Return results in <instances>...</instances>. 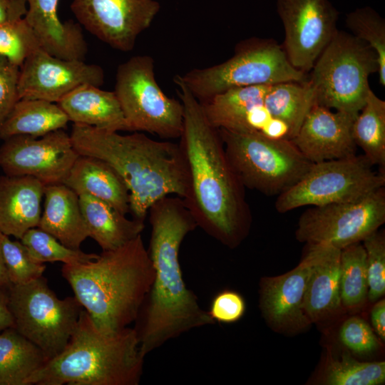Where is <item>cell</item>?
Returning <instances> with one entry per match:
<instances>
[{"label":"cell","instance_id":"obj_5","mask_svg":"<svg viewBox=\"0 0 385 385\" xmlns=\"http://www.w3.org/2000/svg\"><path fill=\"white\" fill-rule=\"evenodd\" d=\"M144 358L134 328L104 331L83 309L65 349L25 385H138Z\"/></svg>","mask_w":385,"mask_h":385},{"label":"cell","instance_id":"obj_1","mask_svg":"<svg viewBox=\"0 0 385 385\" xmlns=\"http://www.w3.org/2000/svg\"><path fill=\"white\" fill-rule=\"evenodd\" d=\"M148 213L151 233L148 252L154 279L134 328L145 356L185 332L215 323L183 277L180 247L197 227L183 200L177 195L163 197Z\"/></svg>","mask_w":385,"mask_h":385},{"label":"cell","instance_id":"obj_27","mask_svg":"<svg viewBox=\"0 0 385 385\" xmlns=\"http://www.w3.org/2000/svg\"><path fill=\"white\" fill-rule=\"evenodd\" d=\"M48 361L39 347L14 327L0 332V385H25Z\"/></svg>","mask_w":385,"mask_h":385},{"label":"cell","instance_id":"obj_20","mask_svg":"<svg viewBox=\"0 0 385 385\" xmlns=\"http://www.w3.org/2000/svg\"><path fill=\"white\" fill-rule=\"evenodd\" d=\"M44 188L31 176L0 175V232L21 240L38 227Z\"/></svg>","mask_w":385,"mask_h":385},{"label":"cell","instance_id":"obj_34","mask_svg":"<svg viewBox=\"0 0 385 385\" xmlns=\"http://www.w3.org/2000/svg\"><path fill=\"white\" fill-rule=\"evenodd\" d=\"M385 381V362H361L344 355L330 361L326 383L331 385H379Z\"/></svg>","mask_w":385,"mask_h":385},{"label":"cell","instance_id":"obj_21","mask_svg":"<svg viewBox=\"0 0 385 385\" xmlns=\"http://www.w3.org/2000/svg\"><path fill=\"white\" fill-rule=\"evenodd\" d=\"M56 103L73 123L118 132L130 131L114 91L83 84L70 91Z\"/></svg>","mask_w":385,"mask_h":385},{"label":"cell","instance_id":"obj_29","mask_svg":"<svg viewBox=\"0 0 385 385\" xmlns=\"http://www.w3.org/2000/svg\"><path fill=\"white\" fill-rule=\"evenodd\" d=\"M315 104V93L307 80L272 85L264 99V105L272 116L282 120L288 125V140H292L297 135Z\"/></svg>","mask_w":385,"mask_h":385},{"label":"cell","instance_id":"obj_22","mask_svg":"<svg viewBox=\"0 0 385 385\" xmlns=\"http://www.w3.org/2000/svg\"><path fill=\"white\" fill-rule=\"evenodd\" d=\"M63 183L78 195L100 199L121 213L130 212V192L120 175L106 162L79 155Z\"/></svg>","mask_w":385,"mask_h":385},{"label":"cell","instance_id":"obj_42","mask_svg":"<svg viewBox=\"0 0 385 385\" xmlns=\"http://www.w3.org/2000/svg\"><path fill=\"white\" fill-rule=\"evenodd\" d=\"M260 133L272 139L288 140L289 128L282 120L272 117Z\"/></svg>","mask_w":385,"mask_h":385},{"label":"cell","instance_id":"obj_45","mask_svg":"<svg viewBox=\"0 0 385 385\" xmlns=\"http://www.w3.org/2000/svg\"><path fill=\"white\" fill-rule=\"evenodd\" d=\"M11 283L9 280L6 270L4 263L1 245H0V285H10Z\"/></svg>","mask_w":385,"mask_h":385},{"label":"cell","instance_id":"obj_24","mask_svg":"<svg viewBox=\"0 0 385 385\" xmlns=\"http://www.w3.org/2000/svg\"><path fill=\"white\" fill-rule=\"evenodd\" d=\"M79 203L88 237L103 251L118 248L141 235L144 221L128 219L108 203L89 195H81Z\"/></svg>","mask_w":385,"mask_h":385},{"label":"cell","instance_id":"obj_36","mask_svg":"<svg viewBox=\"0 0 385 385\" xmlns=\"http://www.w3.org/2000/svg\"><path fill=\"white\" fill-rule=\"evenodd\" d=\"M38 48L36 35L24 18L0 25V56L19 68Z\"/></svg>","mask_w":385,"mask_h":385},{"label":"cell","instance_id":"obj_9","mask_svg":"<svg viewBox=\"0 0 385 385\" xmlns=\"http://www.w3.org/2000/svg\"><path fill=\"white\" fill-rule=\"evenodd\" d=\"M8 306L13 327L39 347L48 360L65 349L83 309L75 296L59 299L43 276L10 284Z\"/></svg>","mask_w":385,"mask_h":385},{"label":"cell","instance_id":"obj_28","mask_svg":"<svg viewBox=\"0 0 385 385\" xmlns=\"http://www.w3.org/2000/svg\"><path fill=\"white\" fill-rule=\"evenodd\" d=\"M271 86L235 88L200 103L207 119L215 128L242 131L246 113L254 106L264 103Z\"/></svg>","mask_w":385,"mask_h":385},{"label":"cell","instance_id":"obj_16","mask_svg":"<svg viewBox=\"0 0 385 385\" xmlns=\"http://www.w3.org/2000/svg\"><path fill=\"white\" fill-rule=\"evenodd\" d=\"M103 82L104 72L100 66L83 61L62 59L38 48L19 68V99L57 103L81 85L100 87Z\"/></svg>","mask_w":385,"mask_h":385},{"label":"cell","instance_id":"obj_19","mask_svg":"<svg viewBox=\"0 0 385 385\" xmlns=\"http://www.w3.org/2000/svg\"><path fill=\"white\" fill-rule=\"evenodd\" d=\"M24 19L34 31L40 48L66 60L83 61L88 46L78 23L61 21L58 16L59 0H26Z\"/></svg>","mask_w":385,"mask_h":385},{"label":"cell","instance_id":"obj_12","mask_svg":"<svg viewBox=\"0 0 385 385\" xmlns=\"http://www.w3.org/2000/svg\"><path fill=\"white\" fill-rule=\"evenodd\" d=\"M385 221V190L356 200L312 206L302 214L296 237L340 250L363 241Z\"/></svg>","mask_w":385,"mask_h":385},{"label":"cell","instance_id":"obj_7","mask_svg":"<svg viewBox=\"0 0 385 385\" xmlns=\"http://www.w3.org/2000/svg\"><path fill=\"white\" fill-rule=\"evenodd\" d=\"M378 71V57L372 48L351 34L337 30L307 81L316 104L357 115L371 90L369 77Z\"/></svg>","mask_w":385,"mask_h":385},{"label":"cell","instance_id":"obj_3","mask_svg":"<svg viewBox=\"0 0 385 385\" xmlns=\"http://www.w3.org/2000/svg\"><path fill=\"white\" fill-rule=\"evenodd\" d=\"M70 137L79 155L106 162L123 178L130 192L133 218L145 221L151 205L163 197H185L189 171L179 143L153 140L139 132L121 135L78 123L73 124Z\"/></svg>","mask_w":385,"mask_h":385},{"label":"cell","instance_id":"obj_25","mask_svg":"<svg viewBox=\"0 0 385 385\" xmlns=\"http://www.w3.org/2000/svg\"><path fill=\"white\" fill-rule=\"evenodd\" d=\"M341 250L325 245L321 257L312 270L303 305L309 322L332 313L340 306Z\"/></svg>","mask_w":385,"mask_h":385},{"label":"cell","instance_id":"obj_6","mask_svg":"<svg viewBox=\"0 0 385 385\" xmlns=\"http://www.w3.org/2000/svg\"><path fill=\"white\" fill-rule=\"evenodd\" d=\"M202 103L229 89L302 82L305 73L295 68L274 40L252 37L237 44L227 61L203 68H194L175 76Z\"/></svg>","mask_w":385,"mask_h":385},{"label":"cell","instance_id":"obj_14","mask_svg":"<svg viewBox=\"0 0 385 385\" xmlns=\"http://www.w3.org/2000/svg\"><path fill=\"white\" fill-rule=\"evenodd\" d=\"M78 155L64 129L40 137L16 135L3 140L0 168L7 175L31 176L45 185L58 184Z\"/></svg>","mask_w":385,"mask_h":385},{"label":"cell","instance_id":"obj_4","mask_svg":"<svg viewBox=\"0 0 385 385\" xmlns=\"http://www.w3.org/2000/svg\"><path fill=\"white\" fill-rule=\"evenodd\" d=\"M61 274L96 325L112 332L135 321L154 269L140 235L88 262L63 264Z\"/></svg>","mask_w":385,"mask_h":385},{"label":"cell","instance_id":"obj_18","mask_svg":"<svg viewBox=\"0 0 385 385\" xmlns=\"http://www.w3.org/2000/svg\"><path fill=\"white\" fill-rule=\"evenodd\" d=\"M356 117L315 104L290 140L313 163L355 155L352 125Z\"/></svg>","mask_w":385,"mask_h":385},{"label":"cell","instance_id":"obj_8","mask_svg":"<svg viewBox=\"0 0 385 385\" xmlns=\"http://www.w3.org/2000/svg\"><path fill=\"white\" fill-rule=\"evenodd\" d=\"M227 159L245 188L279 195L308 171L307 160L290 140L260 132L218 129Z\"/></svg>","mask_w":385,"mask_h":385},{"label":"cell","instance_id":"obj_37","mask_svg":"<svg viewBox=\"0 0 385 385\" xmlns=\"http://www.w3.org/2000/svg\"><path fill=\"white\" fill-rule=\"evenodd\" d=\"M362 242L366 252L367 297L374 302L385 293V240L376 231Z\"/></svg>","mask_w":385,"mask_h":385},{"label":"cell","instance_id":"obj_26","mask_svg":"<svg viewBox=\"0 0 385 385\" xmlns=\"http://www.w3.org/2000/svg\"><path fill=\"white\" fill-rule=\"evenodd\" d=\"M69 119L56 103L41 99H19L0 130V140L16 135L40 137L64 129Z\"/></svg>","mask_w":385,"mask_h":385},{"label":"cell","instance_id":"obj_17","mask_svg":"<svg viewBox=\"0 0 385 385\" xmlns=\"http://www.w3.org/2000/svg\"><path fill=\"white\" fill-rule=\"evenodd\" d=\"M325 245H309L308 252L292 270L262 280L260 308L268 322L278 329H297L309 320L304 311V297L312 270Z\"/></svg>","mask_w":385,"mask_h":385},{"label":"cell","instance_id":"obj_40","mask_svg":"<svg viewBox=\"0 0 385 385\" xmlns=\"http://www.w3.org/2000/svg\"><path fill=\"white\" fill-rule=\"evenodd\" d=\"M245 308V300L240 294L224 290L214 297L208 312L215 322L232 323L243 316Z\"/></svg>","mask_w":385,"mask_h":385},{"label":"cell","instance_id":"obj_30","mask_svg":"<svg viewBox=\"0 0 385 385\" xmlns=\"http://www.w3.org/2000/svg\"><path fill=\"white\" fill-rule=\"evenodd\" d=\"M352 137L370 163L384 172L385 101L372 90L354 120Z\"/></svg>","mask_w":385,"mask_h":385},{"label":"cell","instance_id":"obj_32","mask_svg":"<svg viewBox=\"0 0 385 385\" xmlns=\"http://www.w3.org/2000/svg\"><path fill=\"white\" fill-rule=\"evenodd\" d=\"M20 241L26 246L33 259L40 263H86L96 259L98 255L86 253L80 249L69 248L38 227L27 230Z\"/></svg>","mask_w":385,"mask_h":385},{"label":"cell","instance_id":"obj_31","mask_svg":"<svg viewBox=\"0 0 385 385\" xmlns=\"http://www.w3.org/2000/svg\"><path fill=\"white\" fill-rule=\"evenodd\" d=\"M340 297L346 307H355L367 297L366 252L360 242L341 250Z\"/></svg>","mask_w":385,"mask_h":385},{"label":"cell","instance_id":"obj_15","mask_svg":"<svg viewBox=\"0 0 385 385\" xmlns=\"http://www.w3.org/2000/svg\"><path fill=\"white\" fill-rule=\"evenodd\" d=\"M71 10L87 31L120 51H132L160 10L156 0H73Z\"/></svg>","mask_w":385,"mask_h":385},{"label":"cell","instance_id":"obj_43","mask_svg":"<svg viewBox=\"0 0 385 385\" xmlns=\"http://www.w3.org/2000/svg\"><path fill=\"white\" fill-rule=\"evenodd\" d=\"M371 321L379 337L385 340V301L382 299L374 304L371 311Z\"/></svg>","mask_w":385,"mask_h":385},{"label":"cell","instance_id":"obj_2","mask_svg":"<svg viewBox=\"0 0 385 385\" xmlns=\"http://www.w3.org/2000/svg\"><path fill=\"white\" fill-rule=\"evenodd\" d=\"M184 107L179 144L188 162L189 188L185 205L197 226L227 246L237 245L250 223L245 187L225 153L218 129L207 119L200 102L174 77Z\"/></svg>","mask_w":385,"mask_h":385},{"label":"cell","instance_id":"obj_41","mask_svg":"<svg viewBox=\"0 0 385 385\" xmlns=\"http://www.w3.org/2000/svg\"><path fill=\"white\" fill-rule=\"evenodd\" d=\"M26 0H0V25L24 18Z\"/></svg>","mask_w":385,"mask_h":385},{"label":"cell","instance_id":"obj_39","mask_svg":"<svg viewBox=\"0 0 385 385\" xmlns=\"http://www.w3.org/2000/svg\"><path fill=\"white\" fill-rule=\"evenodd\" d=\"M19 67L0 56V130L16 103Z\"/></svg>","mask_w":385,"mask_h":385},{"label":"cell","instance_id":"obj_44","mask_svg":"<svg viewBox=\"0 0 385 385\" xmlns=\"http://www.w3.org/2000/svg\"><path fill=\"white\" fill-rule=\"evenodd\" d=\"M9 286L0 285V332L14 327L13 318L8 306Z\"/></svg>","mask_w":385,"mask_h":385},{"label":"cell","instance_id":"obj_38","mask_svg":"<svg viewBox=\"0 0 385 385\" xmlns=\"http://www.w3.org/2000/svg\"><path fill=\"white\" fill-rule=\"evenodd\" d=\"M339 338L344 346L359 355L371 354L379 347V339L369 324L358 317H352L343 323Z\"/></svg>","mask_w":385,"mask_h":385},{"label":"cell","instance_id":"obj_35","mask_svg":"<svg viewBox=\"0 0 385 385\" xmlns=\"http://www.w3.org/2000/svg\"><path fill=\"white\" fill-rule=\"evenodd\" d=\"M0 245L11 284H24L43 276L46 265L34 260L21 241H13L0 232Z\"/></svg>","mask_w":385,"mask_h":385},{"label":"cell","instance_id":"obj_13","mask_svg":"<svg viewBox=\"0 0 385 385\" xmlns=\"http://www.w3.org/2000/svg\"><path fill=\"white\" fill-rule=\"evenodd\" d=\"M277 11L289 61L299 71H310L338 30L339 11L329 0H277Z\"/></svg>","mask_w":385,"mask_h":385},{"label":"cell","instance_id":"obj_11","mask_svg":"<svg viewBox=\"0 0 385 385\" xmlns=\"http://www.w3.org/2000/svg\"><path fill=\"white\" fill-rule=\"evenodd\" d=\"M374 167L364 155L356 154L313 163L299 181L277 195L275 208L287 212L365 197L385 185L384 172Z\"/></svg>","mask_w":385,"mask_h":385},{"label":"cell","instance_id":"obj_23","mask_svg":"<svg viewBox=\"0 0 385 385\" xmlns=\"http://www.w3.org/2000/svg\"><path fill=\"white\" fill-rule=\"evenodd\" d=\"M43 210L38 227L71 249L88 237L79 197L63 183L45 185Z\"/></svg>","mask_w":385,"mask_h":385},{"label":"cell","instance_id":"obj_33","mask_svg":"<svg viewBox=\"0 0 385 385\" xmlns=\"http://www.w3.org/2000/svg\"><path fill=\"white\" fill-rule=\"evenodd\" d=\"M346 24L351 34L375 51L379 61V80L385 86V20L370 6L357 8L346 14Z\"/></svg>","mask_w":385,"mask_h":385},{"label":"cell","instance_id":"obj_10","mask_svg":"<svg viewBox=\"0 0 385 385\" xmlns=\"http://www.w3.org/2000/svg\"><path fill=\"white\" fill-rule=\"evenodd\" d=\"M114 92L130 131H143L164 139L180 138L184 125L180 100L168 97L158 84L155 61L137 55L120 64Z\"/></svg>","mask_w":385,"mask_h":385}]
</instances>
